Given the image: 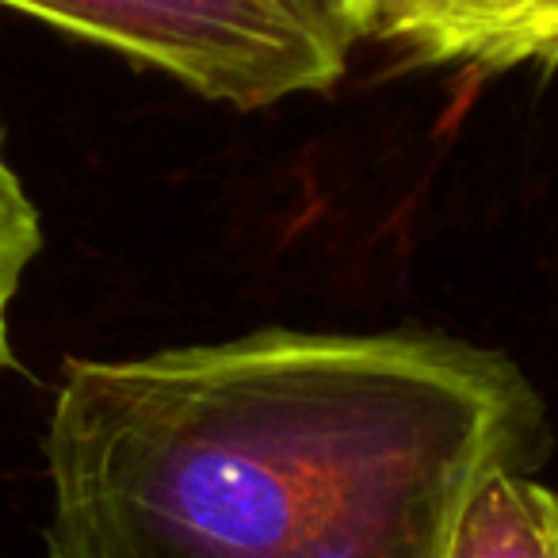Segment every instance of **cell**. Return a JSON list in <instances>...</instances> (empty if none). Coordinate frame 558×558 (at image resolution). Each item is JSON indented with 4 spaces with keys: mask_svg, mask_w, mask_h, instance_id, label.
<instances>
[{
    "mask_svg": "<svg viewBox=\"0 0 558 558\" xmlns=\"http://www.w3.org/2000/svg\"><path fill=\"white\" fill-rule=\"evenodd\" d=\"M43 248V222L39 207L20 184L16 169L4 154V123H0V372L12 364V341H9V306L20 291L27 264Z\"/></svg>",
    "mask_w": 558,
    "mask_h": 558,
    "instance_id": "obj_5",
    "label": "cell"
},
{
    "mask_svg": "<svg viewBox=\"0 0 558 558\" xmlns=\"http://www.w3.org/2000/svg\"><path fill=\"white\" fill-rule=\"evenodd\" d=\"M364 39L421 65L505 73L558 62V0H379Z\"/></svg>",
    "mask_w": 558,
    "mask_h": 558,
    "instance_id": "obj_3",
    "label": "cell"
},
{
    "mask_svg": "<svg viewBox=\"0 0 558 558\" xmlns=\"http://www.w3.org/2000/svg\"><path fill=\"white\" fill-rule=\"evenodd\" d=\"M509 356L451 337L264 329L70 360L50 558H444L471 497L550 456Z\"/></svg>",
    "mask_w": 558,
    "mask_h": 558,
    "instance_id": "obj_1",
    "label": "cell"
},
{
    "mask_svg": "<svg viewBox=\"0 0 558 558\" xmlns=\"http://www.w3.org/2000/svg\"><path fill=\"white\" fill-rule=\"evenodd\" d=\"M375 4H379V0H337V9L344 12V20H349L352 32H356L360 39H364V35H367V24H372Z\"/></svg>",
    "mask_w": 558,
    "mask_h": 558,
    "instance_id": "obj_6",
    "label": "cell"
},
{
    "mask_svg": "<svg viewBox=\"0 0 558 558\" xmlns=\"http://www.w3.org/2000/svg\"><path fill=\"white\" fill-rule=\"evenodd\" d=\"M444 558H558V494L501 471L471 497Z\"/></svg>",
    "mask_w": 558,
    "mask_h": 558,
    "instance_id": "obj_4",
    "label": "cell"
},
{
    "mask_svg": "<svg viewBox=\"0 0 558 558\" xmlns=\"http://www.w3.org/2000/svg\"><path fill=\"white\" fill-rule=\"evenodd\" d=\"M241 111L329 93L360 43L337 0H0Z\"/></svg>",
    "mask_w": 558,
    "mask_h": 558,
    "instance_id": "obj_2",
    "label": "cell"
}]
</instances>
